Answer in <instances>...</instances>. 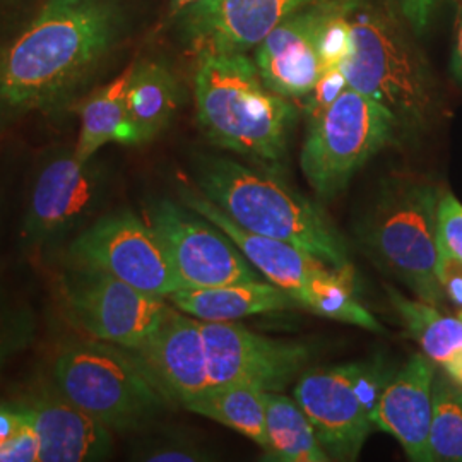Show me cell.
I'll return each mask as SVG.
<instances>
[{"label": "cell", "instance_id": "6da1fadb", "mask_svg": "<svg viewBox=\"0 0 462 462\" xmlns=\"http://www.w3.org/2000/svg\"><path fill=\"white\" fill-rule=\"evenodd\" d=\"M122 21L116 0H47L0 51V106L28 114L66 103L114 50Z\"/></svg>", "mask_w": 462, "mask_h": 462}, {"label": "cell", "instance_id": "7a4b0ae2", "mask_svg": "<svg viewBox=\"0 0 462 462\" xmlns=\"http://www.w3.org/2000/svg\"><path fill=\"white\" fill-rule=\"evenodd\" d=\"M196 189L244 230L309 252L351 276L346 242L326 211L265 168L223 156H202Z\"/></svg>", "mask_w": 462, "mask_h": 462}, {"label": "cell", "instance_id": "3957f363", "mask_svg": "<svg viewBox=\"0 0 462 462\" xmlns=\"http://www.w3.org/2000/svg\"><path fill=\"white\" fill-rule=\"evenodd\" d=\"M194 97L199 125L215 146L280 171L297 108L265 86L245 53L198 55Z\"/></svg>", "mask_w": 462, "mask_h": 462}, {"label": "cell", "instance_id": "277c9868", "mask_svg": "<svg viewBox=\"0 0 462 462\" xmlns=\"http://www.w3.org/2000/svg\"><path fill=\"white\" fill-rule=\"evenodd\" d=\"M440 189L420 177H396L382 185L358 226L370 257L414 297L444 309L437 278Z\"/></svg>", "mask_w": 462, "mask_h": 462}, {"label": "cell", "instance_id": "5b68a950", "mask_svg": "<svg viewBox=\"0 0 462 462\" xmlns=\"http://www.w3.org/2000/svg\"><path fill=\"white\" fill-rule=\"evenodd\" d=\"M51 375L62 396L118 433L146 429L170 402L131 351L93 337L62 345Z\"/></svg>", "mask_w": 462, "mask_h": 462}, {"label": "cell", "instance_id": "8992f818", "mask_svg": "<svg viewBox=\"0 0 462 462\" xmlns=\"http://www.w3.org/2000/svg\"><path fill=\"white\" fill-rule=\"evenodd\" d=\"M353 49L345 66L347 86L387 108L401 129L427 127L435 88L423 59L396 23L360 0L351 11Z\"/></svg>", "mask_w": 462, "mask_h": 462}, {"label": "cell", "instance_id": "52a82bcc", "mask_svg": "<svg viewBox=\"0 0 462 462\" xmlns=\"http://www.w3.org/2000/svg\"><path fill=\"white\" fill-rule=\"evenodd\" d=\"M187 208L223 231L265 280L297 300L298 307L330 320L385 334L387 330L353 297L351 276L332 269L309 252L244 230L198 189H182Z\"/></svg>", "mask_w": 462, "mask_h": 462}, {"label": "cell", "instance_id": "ba28073f", "mask_svg": "<svg viewBox=\"0 0 462 462\" xmlns=\"http://www.w3.org/2000/svg\"><path fill=\"white\" fill-rule=\"evenodd\" d=\"M401 125L387 108L347 88L309 124L300 166L320 199L337 198L353 175L396 141Z\"/></svg>", "mask_w": 462, "mask_h": 462}, {"label": "cell", "instance_id": "9c48e42d", "mask_svg": "<svg viewBox=\"0 0 462 462\" xmlns=\"http://www.w3.org/2000/svg\"><path fill=\"white\" fill-rule=\"evenodd\" d=\"M60 297L69 319L89 337L127 351L143 346L171 310L165 298L72 263L60 276Z\"/></svg>", "mask_w": 462, "mask_h": 462}, {"label": "cell", "instance_id": "30bf717a", "mask_svg": "<svg viewBox=\"0 0 462 462\" xmlns=\"http://www.w3.org/2000/svg\"><path fill=\"white\" fill-rule=\"evenodd\" d=\"M69 259L149 295L168 298L182 290L158 233L131 211L108 213L91 223L70 242Z\"/></svg>", "mask_w": 462, "mask_h": 462}, {"label": "cell", "instance_id": "8fae6325", "mask_svg": "<svg viewBox=\"0 0 462 462\" xmlns=\"http://www.w3.org/2000/svg\"><path fill=\"white\" fill-rule=\"evenodd\" d=\"M148 223L163 242L182 288H209L259 280L247 257L230 238L185 204L152 200Z\"/></svg>", "mask_w": 462, "mask_h": 462}, {"label": "cell", "instance_id": "7c38bea8", "mask_svg": "<svg viewBox=\"0 0 462 462\" xmlns=\"http://www.w3.org/2000/svg\"><path fill=\"white\" fill-rule=\"evenodd\" d=\"M199 322L208 356L209 389L247 383L264 393H280L314 358V349L307 343L265 337L236 320Z\"/></svg>", "mask_w": 462, "mask_h": 462}, {"label": "cell", "instance_id": "4fadbf2b", "mask_svg": "<svg viewBox=\"0 0 462 462\" xmlns=\"http://www.w3.org/2000/svg\"><path fill=\"white\" fill-rule=\"evenodd\" d=\"M355 374L356 362L314 368L295 387V401L330 461H356L375 429L355 389Z\"/></svg>", "mask_w": 462, "mask_h": 462}, {"label": "cell", "instance_id": "5bb4252c", "mask_svg": "<svg viewBox=\"0 0 462 462\" xmlns=\"http://www.w3.org/2000/svg\"><path fill=\"white\" fill-rule=\"evenodd\" d=\"M324 0H198L177 19L183 43L196 55L245 53L281 21Z\"/></svg>", "mask_w": 462, "mask_h": 462}, {"label": "cell", "instance_id": "9a60e30c", "mask_svg": "<svg viewBox=\"0 0 462 462\" xmlns=\"http://www.w3.org/2000/svg\"><path fill=\"white\" fill-rule=\"evenodd\" d=\"M91 162H79L72 149L40 168L23 221L28 242L43 245L95 213L103 198V179Z\"/></svg>", "mask_w": 462, "mask_h": 462}, {"label": "cell", "instance_id": "2e32d148", "mask_svg": "<svg viewBox=\"0 0 462 462\" xmlns=\"http://www.w3.org/2000/svg\"><path fill=\"white\" fill-rule=\"evenodd\" d=\"M168 401L183 408L209 389L200 322L171 307L143 346L131 351Z\"/></svg>", "mask_w": 462, "mask_h": 462}, {"label": "cell", "instance_id": "e0dca14e", "mask_svg": "<svg viewBox=\"0 0 462 462\" xmlns=\"http://www.w3.org/2000/svg\"><path fill=\"white\" fill-rule=\"evenodd\" d=\"M40 440V462H98L114 454V431L86 413L57 387L23 399Z\"/></svg>", "mask_w": 462, "mask_h": 462}, {"label": "cell", "instance_id": "ac0fdd59", "mask_svg": "<svg viewBox=\"0 0 462 462\" xmlns=\"http://www.w3.org/2000/svg\"><path fill=\"white\" fill-rule=\"evenodd\" d=\"M326 2L286 17L257 45L254 62L263 81L284 98H305L322 74L315 38Z\"/></svg>", "mask_w": 462, "mask_h": 462}, {"label": "cell", "instance_id": "d6986e66", "mask_svg": "<svg viewBox=\"0 0 462 462\" xmlns=\"http://www.w3.org/2000/svg\"><path fill=\"white\" fill-rule=\"evenodd\" d=\"M435 374V364L414 353L391 377L370 416L374 427L393 435L414 462H431L429 435Z\"/></svg>", "mask_w": 462, "mask_h": 462}, {"label": "cell", "instance_id": "ffe728a7", "mask_svg": "<svg viewBox=\"0 0 462 462\" xmlns=\"http://www.w3.org/2000/svg\"><path fill=\"white\" fill-rule=\"evenodd\" d=\"M168 300L177 310L202 322H231L250 315L298 307L297 300L290 293L261 280L209 288H182Z\"/></svg>", "mask_w": 462, "mask_h": 462}, {"label": "cell", "instance_id": "44dd1931", "mask_svg": "<svg viewBox=\"0 0 462 462\" xmlns=\"http://www.w3.org/2000/svg\"><path fill=\"white\" fill-rule=\"evenodd\" d=\"M385 291L408 334L423 349V355L462 387V312L444 314L442 309L418 298L404 297L393 286H387Z\"/></svg>", "mask_w": 462, "mask_h": 462}, {"label": "cell", "instance_id": "7402d4cb", "mask_svg": "<svg viewBox=\"0 0 462 462\" xmlns=\"http://www.w3.org/2000/svg\"><path fill=\"white\" fill-rule=\"evenodd\" d=\"M180 106V84L160 60H141L131 66L127 112L137 144L156 139L171 124Z\"/></svg>", "mask_w": 462, "mask_h": 462}, {"label": "cell", "instance_id": "603a6c76", "mask_svg": "<svg viewBox=\"0 0 462 462\" xmlns=\"http://www.w3.org/2000/svg\"><path fill=\"white\" fill-rule=\"evenodd\" d=\"M129 78L131 67L84 99L79 108L81 131L74 148V156L79 162H91L99 149L112 143L137 144L127 112Z\"/></svg>", "mask_w": 462, "mask_h": 462}, {"label": "cell", "instance_id": "cb8c5ba5", "mask_svg": "<svg viewBox=\"0 0 462 462\" xmlns=\"http://www.w3.org/2000/svg\"><path fill=\"white\" fill-rule=\"evenodd\" d=\"M265 459L280 462H328L314 429L295 399L264 393Z\"/></svg>", "mask_w": 462, "mask_h": 462}, {"label": "cell", "instance_id": "d4e9b609", "mask_svg": "<svg viewBox=\"0 0 462 462\" xmlns=\"http://www.w3.org/2000/svg\"><path fill=\"white\" fill-rule=\"evenodd\" d=\"M185 410L215 420L245 435L261 448L267 447L264 391L247 383H226L208 389Z\"/></svg>", "mask_w": 462, "mask_h": 462}, {"label": "cell", "instance_id": "484cf974", "mask_svg": "<svg viewBox=\"0 0 462 462\" xmlns=\"http://www.w3.org/2000/svg\"><path fill=\"white\" fill-rule=\"evenodd\" d=\"M429 448L431 462H462V387L444 372L433 379Z\"/></svg>", "mask_w": 462, "mask_h": 462}, {"label": "cell", "instance_id": "4316f807", "mask_svg": "<svg viewBox=\"0 0 462 462\" xmlns=\"http://www.w3.org/2000/svg\"><path fill=\"white\" fill-rule=\"evenodd\" d=\"M358 0H328L317 26V53L322 70L343 67L351 55V11Z\"/></svg>", "mask_w": 462, "mask_h": 462}, {"label": "cell", "instance_id": "83f0119b", "mask_svg": "<svg viewBox=\"0 0 462 462\" xmlns=\"http://www.w3.org/2000/svg\"><path fill=\"white\" fill-rule=\"evenodd\" d=\"M36 319L28 305L0 301V375L19 353L32 346Z\"/></svg>", "mask_w": 462, "mask_h": 462}, {"label": "cell", "instance_id": "f1b7e54d", "mask_svg": "<svg viewBox=\"0 0 462 462\" xmlns=\"http://www.w3.org/2000/svg\"><path fill=\"white\" fill-rule=\"evenodd\" d=\"M135 461L149 462H202L215 457L206 447L183 435H162L144 440L133 452Z\"/></svg>", "mask_w": 462, "mask_h": 462}, {"label": "cell", "instance_id": "f546056e", "mask_svg": "<svg viewBox=\"0 0 462 462\" xmlns=\"http://www.w3.org/2000/svg\"><path fill=\"white\" fill-rule=\"evenodd\" d=\"M347 88L349 86H347L346 76L341 67L322 70L314 89L303 98L305 99L303 114L307 118V125L322 116L330 105L346 91Z\"/></svg>", "mask_w": 462, "mask_h": 462}, {"label": "cell", "instance_id": "4dcf8cb0", "mask_svg": "<svg viewBox=\"0 0 462 462\" xmlns=\"http://www.w3.org/2000/svg\"><path fill=\"white\" fill-rule=\"evenodd\" d=\"M439 242L462 263V204L448 190H440L437 206Z\"/></svg>", "mask_w": 462, "mask_h": 462}, {"label": "cell", "instance_id": "1f68e13d", "mask_svg": "<svg viewBox=\"0 0 462 462\" xmlns=\"http://www.w3.org/2000/svg\"><path fill=\"white\" fill-rule=\"evenodd\" d=\"M391 374L382 362H356L355 389L364 402L365 410L372 416L383 389L387 387Z\"/></svg>", "mask_w": 462, "mask_h": 462}, {"label": "cell", "instance_id": "d6a6232c", "mask_svg": "<svg viewBox=\"0 0 462 462\" xmlns=\"http://www.w3.org/2000/svg\"><path fill=\"white\" fill-rule=\"evenodd\" d=\"M437 278L447 300L462 312V263L439 242Z\"/></svg>", "mask_w": 462, "mask_h": 462}, {"label": "cell", "instance_id": "836d02e7", "mask_svg": "<svg viewBox=\"0 0 462 462\" xmlns=\"http://www.w3.org/2000/svg\"><path fill=\"white\" fill-rule=\"evenodd\" d=\"M32 425L28 408L23 401L0 402V447L11 442L23 430Z\"/></svg>", "mask_w": 462, "mask_h": 462}, {"label": "cell", "instance_id": "e575fe53", "mask_svg": "<svg viewBox=\"0 0 462 462\" xmlns=\"http://www.w3.org/2000/svg\"><path fill=\"white\" fill-rule=\"evenodd\" d=\"M402 16L411 24L414 32L421 33L429 26L430 17L437 0H397Z\"/></svg>", "mask_w": 462, "mask_h": 462}, {"label": "cell", "instance_id": "d590c367", "mask_svg": "<svg viewBox=\"0 0 462 462\" xmlns=\"http://www.w3.org/2000/svg\"><path fill=\"white\" fill-rule=\"evenodd\" d=\"M450 72L456 78V81L462 84V5L459 19H457V30H456V42L452 50V60H450Z\"/></svg>", "mask_w": 462, "mask_h": 462}, {"label": "cell", "instance_id": "8d00e7d4", "mask_svg": "<svg viewBox=\"0 0 462 462\" xmlns=\"http://www.w3.org/2000/svg\"><path fill=\"white\" fill-rule=\"evenodd\" d=\"M198 0H170V7H168V17L175 19L182 13L185 7H189L190 4H194Z\"/></svg>", "mask_w": 462, "mask_h": 462}]
</instances>
